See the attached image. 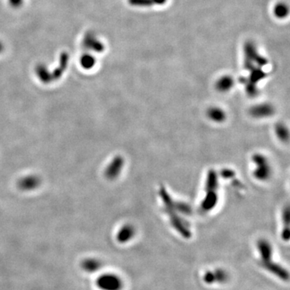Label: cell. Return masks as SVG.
<instances>
[{
	"label": "cell",
	"mask_w": 290,
	"mask_h": 290,
	"mask_svg": "<svg viewBox=\"0 0 290 290\" xmlns=\"http://www.w3.org/2000/svg\"><path fill=\"white\" fill-rule=\"evenodd\" d=\"M259 249L261 253L262 263L264 264V266L270 271L273 272L276 275L281 276V278L287 279L288 275L286 273L285 270L281 269V267L276 265L270 260L271 259L272 248L271 246L267 241L262 240L259 243Z\"/></svg>",
	"instance_id": "cell-1"
},
{
	"label": "cell",
	"mask_w": 290,
	"mask_h": 290,
	"mask_svg": "<svg viewBox=\"0 0 290 290\" xmlns=\"http://www.w3.org/2000/svg\"><path fill=\"white\" fill-rule=\"evenodd\" d=\"M96 285L101 290H121L123 288V281L113 273L102 274L97 279Z\"/></svg>",
	"instance_id": "cell-2"
},
{
	"label": "cell",
	"mask_w": 290,
	"mask_h": 290,
	"mask_svg": "<svg viewBox=\"0 0 290 290\" xmlns=\"http://www.w3.org/2000/svg\"><path fill=\"white\" fill-rule=\"evenodd\" d=\"M253 161L256 165V169L254 171V175L256 179L259 181L269 179L272 174V169L266 157L260 154H256L253 157Z\"/></svg>",
	"instance_id": "cell-3"
},
{
	"label": "cell",
	"mask_w": 290,
	"mask_h": 290,
	"mask_svg": "<svg viewBox=\"0 0 290 290\" xmlns=\"http://www.w3.org/2000/svg\"><path fill=\"white\" fill-rule=\"evenodd\" d=\"M83 46L85 48L86 52H96L101 53L103 52L105 46L100 39L97 36L96 34L93 32H87L85 33L83 39Z\"/></svg>",
	"instance_id": "cell-4"
},
{
	"label": "cell",
	"mask_w": 290,
	"mask_h": 290,
	"mask_svg": "<svg viewBox=\"0 0 290 290\" xmlns=\"http://www.w3.org/2000/svg\"><path fill=\"white\" fill-rule=\"evenodd\" d=\"M124 166V159L121 156H117L111 160L106 166L105 176L108 180H115L120 175Z\"/></svg>",
	"instance_id": "cell-5"
},
{
	"label": "cell",
	"mask_w": 290,
	"mask_h": 290,
	"mask_svg": "<svg viewBox=\"0 0 290 290\" xmlns=\"http://www.w3.org/2000/svg\"><path fill=\"white\" fill-rule=\"evenodd\" d=\"M41 182V178L37 175H29L17 182V187L22 191H32L39 188Z\"/></svg>",
	"instance_id": "cell-6"
},
{
	"label": "cell",
	"mask_w": 290,
	"mask_h": 290,
	"mask_svg": "<svg viewBox=\"0 0 290 290\" xmlns=\"http://www.w3.org/2000/svg\"><path fill=\"white\" fill-rule=\"evenodd\" d=\"M68 60H69V57L67 52H63L62 54L60 55L59 65L53 70L51 71L52 82L57 81L62 78V75L64 74L66 69L68 68Z\"/></svg>",
	"instance_id": "cell-7"
},
{
	"label": "cell",
	"mask_w": 290,
	"mask_h": 290,
	"mask_svg": "<svg viewBox=\"0 0 290 290\" xmlns=\"http://www.w3.org/2000/svg\"><path fill=\"white\" fill-rule=\"evenodd\" d=\"M35 73L38 79L44 84L48 85V84L53 83L51 70H50L47 66H45V64L40 63L35 66Z\"/></svg>",
	"instance_id": "cell-8"
},
{
	"label": "cell",
	"mask_w": 290,
	"mask_h": 290,
	"mask_svg": "<svg viewBox=\"0 0 290 290\" xmlns=\"http://www.w3.org/2000/svg\"><path fill=\"white\" fill-rule=\"evenodd\" d=\"M274 113V108L270 104H261L251 109L252 116L256 118H265L269 117Z\"/></svg>",
	"instance_id": "cell-9"
},
{
	"label": "cell",
	"mask_w": 290,
	"mask_h": 290,
	"mask_svg": "<svg viewBox=\"0 0 290 290\" xmlns=\"http://www.w3.org/2000/svg\"><path fill=\"white\" fill-rule=\"evenodd\" d=\"M102 262L97 258H86L83 259L81 266L88 273H95L102 268Z\"/></svg>",
	"instance_id": "cell-10"
},
{
	"label": "cell",
	"mask_w": 290,
	"mask_h": 290,
	"mask_svg": "<svg viewBox=\"0 0 290 290\" xmlns=\"http://www.w3.org/2000/svg\"><path fill=\"white\" fill-rule=\"evenodd\" d=\"M135 230L134 227L132 225L127 224L122 226L117 234V240L121 243H127L128 241L132 239V237L134 236Z\"/></svg>",
	"instance_id": "cell-11"
},
{
	"label": "cell",
	"mask_w": 290,
	"mask_h": 290,
	"mask_svg": "<svg viewBox=\"0 0 290 290\" xmlns=\"http://www.w3.org/2000/svg\"><path fill=\"white\" fill-rule=\"evenodd\" d=\"M208 118L215 123H221L226 119V113L222 109L212 106L207 111Z\"/></svg>",
	"instance_id": "cell-12"
},
{
	"label": "cell",
	"mask_w": 290,
	"mask_h": 290,
	"mask_svg": "<svg viewBox=\"0 0 290 290\" xmlns=\"http://www.w3.org/2000/svg\"><path fill=\"white\" fill-rule=\"evenodd\" d=\"M97 59L92 52H85L80 57V65L85 70L92 69L96 65Z\"/></svg>",
	"instance_id": "cell-13"
},
{
	"label": "cell",
	"mask_w": 290,
	"mask_h": 290,
	"mask_svg": "<svg viewBox=\"0 0 290 290\" xmlns=\"http://www.w3.org/2000/svg\"><path fill=\"white\" fill-rule=\"evenodd\" d=\"M217 86L218 90H220V91H226V90H230L232 86V80L227 77L222 78L218 82Z\"/></svg>",
	"instance_id": "cell-14"
},
{
	"label": "cell",
	"mask_w": 290,
	"mask_h": 290,
	"mask_svg": "<svg viewBox=\"0 0 290 290\" xmlns=\"http://www.w3.org/2000/svg\"><path fill=\"white\" fill-rule=\"evenodd\" d=\"M276 132H277V135L280 136V138L284 139V140L288 139V130H287V128H285V126H277L276 127Z\"/></svg>",
	"instance_id": "cell-15"
},
{
	"label": "cell",
	"mask_w": 290,
	"mask_h": 290,
	"mask_svg": "<svg viewBox=\"0 0 290 290\" xmlns=\"http://www.w3.org/2000/svg\"><path fill=\"white\" fill-rule=\"evenodd\" d=\"M24 0H8V3L12 8L17 9L24 4Z\"/></svg>",
	"instance_id": "cell-16"
},
{
	"label": "cell",
	"mask_w": 290,
	"mask_h": 290,
	"mask_svg": "<svg viewBox=\"0 0 290 290\" xmlns=\"http://www.w3.org/2000/svg\"><path fill=\"white\" fill-rule=\"evenodd\" d=\"M3 50H4V45H3V43L0 40V54L3 52Z\"/></svg>",
	"instance_id": "cell-17"
}]
</instances>
